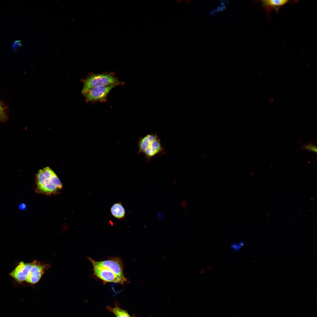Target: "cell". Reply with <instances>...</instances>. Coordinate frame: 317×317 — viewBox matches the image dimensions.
Listing matches in <instances>:
<instances>
[{
    "label": "cell",
    "instance_id": "obj_1",
    "mask_svg": "<svg viewBox=\"0 0 317 317\" xmlns=\"http://www.w3.org/2000/svg\"><path fill=\"white\" fill-rule=\"evenodd\" d=\"M82 82V93L96 87L110 85L117 86L122 85L124 83L119 81L112 73L91 74L83 80Z\"/></svg>",
    "mask_w": 317,
    "mask_h": 317
},
{
    "label": "cell",
    "instance_id": "obj_2",
    "mask_svg": "<svg viewBox=\"0 0 317 317\" xmlns=\"http://www.w3.org/2000/svg\"><path fill=\"white\" fill-rule=\"evenodd\" d=\"M115 85L100 86L92 88L82 94L87 102H105L108 94Z\"/></svg>",
    "mask_w": 317,
    "mask_h": 317
},
{
    "label": "cell",
    "instance_id": "obj_3",
    "mask_svg": "<svg viewBox=\"0 0 317 317\" xmlns=\"http://www.w3.org/2000/svg\"><path fill=\"white\" fill-rule=\"evenodd\" d=\"M36 191L47 195L56 194L59 190L43 174L42 169L40 170L36 176Z\"/></svg>",
    "mask_w": 317,
    "mask_h": 317
},
{
    "label": "cell",
    "instance_id": "obj_4",
    "mask_svg": "<svg viewBox=\"0 0 317 317\" xmlns=\"http://www.w3.org/2000/svg\"><path fill=\"white\" fill-rule=\"evenodd\" d=\"M89 259L92 264L109 269L121 278L127 281L124 275L122 263L119 259L112 258L99 262L95 261L90 258Z\"/></svg>",
    "mask_w": 317,
    "mask_h": 317
},
{
    "label": "cell",
    "instance_id": "obj_5",
    "mask_svg": "<svg viewBox=\"0 0 317 317\" xmlns=\"http://www.w3.org/2000/svg\"><path fill=\"white\" fill-rule=\"evenodd\" d=\"M31 271L26 281L30 284H34L39 281L45 272L50 267V265L36 260L31 262Z\"/></svg>",
    "mask_w": 317,
    "mask_h": 317
},
{
    "label": "cell",
    "instance_id": "obj_6",
    "mask_svg": "<svg viewBox=\"0 0 317 317\" xmlns=\"http://www.w3.org/2000/svg\"><path fill=\"white\" fill-rule=\"evenodd\" d=\"M94 274L105 282H114L123 284L127 280L123 279L107 268L92 264Z\"/></svg>",
    "mask_w": 317,
    "mask_h": 317
},
{
    "label": "cell",
    "instance_id": "obj_7",
    "mask_svg": "<svg viewBox=\"0 0 317 317\" xmlns=\"http://www.w3.org/2000/svg\"><path fill=\"white\" fill-rule=\"evenodd\" d=\"M31 263L19 262L18 265L9 274L17 281H26L31 268Z\"/></svg>",
    "mask_w": 317,
    "mask_h": 317
},
{
    "label": "cell",
    "instance_id": "obj_8",
    "mask_svg": "<svg viewBox=\"0 0 317 317\" xmlns=\"http://www.w3.org/2000/svg\"><path fill=\"white\" fill-rule=\"evenodd\" d=\"M163 152V149L161 140L158 138L152 142L144 154L146 158L149 160L155 155Z\"/></svg>",
    "mask_w": 317,
    "mask_h": 317
},
{
    "label": "cell",
    "instance_id": "obj_9",
    "mask_svg": "<svg viewBox=\"0 0 317 317\" xmlns=\"http://www.w3.org/2000/svg\"><path fill=\"white\" fill-rule=\"evenodd\" d=\"M158 138L155 133L148 134L141 137L138 143L139 153L144 154L152 142Z\"/></svg>",
    "mask_w": 317,
    "mask_h": 317
},
{
    "label": "cell",
    "instance_id": "obj_10",
    "mask_svg": "<svg viewBox=\"0 0 317 317\" xmlns=\"http://www.w3.org/2000/svg\"><path fill=\"white\" fill-rule=\"evenodd\" d=\"M42 170L44 176L59 190L62 188V184L60 179L49 167L44 168Z\"/></svg>",
    "mask_w": 317,
    "mask_h": 317
},
{
    "label": "cell",
    "instance_id": "obj_11",
    "mask_svg": "<svg viewBox=\"0 0 317 317\" xmlns=\"http://www.w3.org/2000/svg\"><path fill=\"white\" fill-rule=\"evenodd\" d=\"M110 211L113 216L118 219H122L125 216V210L120 202L114 204L110 208Z\"/></svg>",
    "mask_w": 317,
    "mask_h": 317
},
{
    "label": "cell",
    "instance_id": "obj_12",
    "mask_svg": "<svg viewBox=\"0 0 317 317\" xmlns=\"http://www.w3.org/2000/svg\"><path fill=\"white\" fill-rule=\"evenodd\" d=\"M288 1L287 0H265L262 1V2L263 6L266 9H274L277 10Z\"/></svg>",
    "mask_w": 317,
    "mask_h": 317
},
{
    "label": "cell",
    "instance_id": "obj_13",
    "mask_svg": "<svg viewBox=\"0 0 317 317\" xmlns=\"http://www.w3.org/2000/svg\"><path fill=\"white\" fill-rule=\"evenodd\" d=\"M107 308L109 311L112 312L116 317H131L126 311L118 307L108 306Z\"/></svg>",
    "mask_w": 317,
    "mask_h": 317
},
{
    "label": "cell",
    "instance_id": "obj_14",
    "mask_svg": "<svg viewBox=\"0 0 317 317\" xmlns=\"http://www.w3.org/2000/svg\"><path fill=\"white\" fill-rule=\"evenodd\" d=\"M301 149H305L309 151L317 153V149L315 145V142L314 141H312L310 142L308 144H303L301 147Z\"/></svg>",
    "mask_w": 317,
    "mask_h": 317
},
{
    "label": "cell",
    "instance_id": "obj_15",
    "mask_svg": "<svg viewBox=\"0 0 317 317\" xmlns=\"http://www.w3.org/2000/svg\"><path fill=\"white\" fill-rule=\"evenodd\" d=\"M6 118V114L5 108L0 102V121L5 120Z\"/></svg>",
    "mask_w": 317,
    "mask_h": 317
},
{
    "label": "cell",
    "instance_id": "obj_16",
    "mask_svg": "<svg viewBox=\"0 0 317 317\" xmlns=\"http://www.w3.org/2000/svg\"><path fill=\"white\" fill-rule=\"evenodd\" d=\"M243 245V242H241L238 244H233L232 247L235 250H238L241 248Z\"/></svg>",
    "mask_w": 317,
    "mask_h": 317
},
{
    "label": "cell",
    "instance_id": "obj_17",
    "mask_svg": "<svg viewBox=\"0 0 317 317\" xmlns=\"http://www.w3.org/2000/svg\"><path fill=\"white\" fill-rule=\"evenodd\" d=\"M26 208V205L24 203L20 204L18 206V209L21 210H24Z\"/></svg>",
    "mask_w": 317,
    "mask_h": 317
},
{
    "label": "cell",
    "instance_id": "obj_18",
    "mask_svg": "<svg viewBox=\"0 0 317 317\" xmlns=\"http://www.w3.org/2000/svg\"><path fill=\"white\" fill-rule=\"evenodd\" d=\"M185 1L187 4H190L191 2V1L190 0H185Z\"/></svg>",
    "mask_w": 317,
    "mask_h": 317
},
{
    "label": "cell",
    "instance_id": "obj_19",
    "mask_svg": "<svg viewBox=\"0 0 317 317\" xmlns=\"http://www.w3.org/2000/svg\"><path fill=\"white\" fill-rule=\"evenodd\" d=\"M176 2H177L178 3H181V0H176Z\"/></svg>",
    "mask_w": 317,
    "mask_h": 317
}]
</instances>
